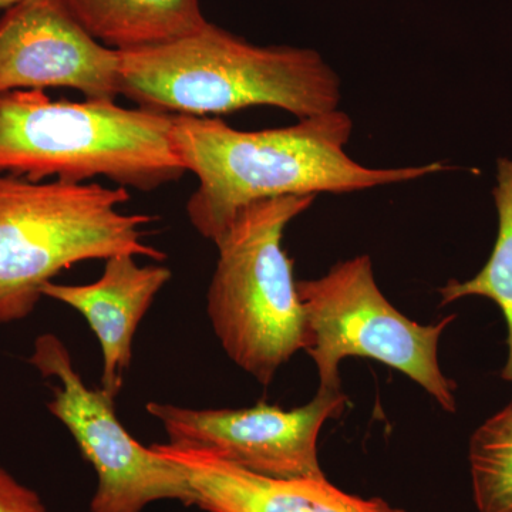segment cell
<instances>
[{
    "label": "cell",
    "mask_w": 512,
    "mask_h": 512,
    "mask_svg": "<svg viewBox=\"0 0 512 512\" xmlns=\"http://www.w3.org/2000/svg\"><path fill=\"white\" fill-rule=\"evenodd\" d=\"M315 195H291L248 205L217 242L218 262L207 312L229 359L268 386L305 348V313L282 238Z\"/></svg>",
    "instance_id": "obj_5"
},
{
    "label": "cell",
    "mask_w": 512,
    "mask_h": 512,
    "mask_svg": "<svg viewBox=\"0 0 512 512\" xmlns=\"http://www.w3.org/2000/svg\"><path fill=\"white\" fill-rule=\"evenodd\" d=\"M348 397L323 392L292 410L259 402L248 409H188L150 402L147 412L163 424L168 444L210 451L251 473L274 478H326L318 439L323 424L338 419Z\"/></svg>",
    "instance_id": "obj_8"
},
{
    "label": "cell",
    "mask_w": 512,
    "mask_h": 512,
    "mask_svg": "<svg viewBox=\"0 0 512 512\" xmlns=\"http://www.w3.org/2000/svg\"><path fill=\"white\" fill-rule=\"evenodd\" d=\"M128 201L119 185L0 174V325L32 315L43 288L80 262L116 255L163 261L164 252L143 241L156 218L121 211Z\"/></svg>",
    "instance_id": "obj_4"
},
{
    "label": "cell",
    "mask_w": 512,
    "mask_h": 512,
    "mask_svg": "<svg viewBox=\"0 0 512 512\" xmlns=\"http://www.w3.org/2000/svg\"><path fill=\"white\" fill-rule=\"evenodd\" d=\"M305 313V348L319 373V390H342L340 360L367 357L399 370L448 413L457 410L456 383L441 372L439 340L456 316L423 326L387 301L369 256L339 262L319 279L298 282Z\"/></svg>",
    "instance_id": "obj_6"
},
{
    "label": "cell",
    "mask_w": 512,
    "mask_h": 512,
    "mask_svg": "<svg viewBox=\"0 0 512 512\" xmlns=\"http://www.w3.org/2000/svg\"><path fill=\"white\" fill-rule=\"evenodd\" d=\"M0 512H50L42 498L0 466Z\"/></svg>",
    "instance_id": "obj_15"
},
{
    "label": "cell",
    "mask_w": 512,
    "mask_h": 512,
    "mask_svg": "<svg viewBox=\"0 0 512 512\" xmlns=\"http://www.w3.org/2000/svg\"><path fill=\"white\" fill-rule=\"evenodd\" d=\"M353 120L333 110L271 130L242 131L210 117L174 116L175 147L198 188L187 204L192 227L217 244L254 202L291 195L350 194L446 171V164L369 168L346 153Z\"/></svg>",
    "instance_id": "obj_1"
},
{
    "label": "cell",
    "mask_w": 512,
    "mask_h": 512,
    "mask_svg": "<svg viewBox=\"0 0 512 512\" xmlns=\"http://www.w3.org/2000/svg\"><path fill=\"white\" fill-rule=\"evenodd\" d=\"M94 39L117 52L173 42L207 25L200 0H62Z\"/></svg>",
    "instance_id": "obj_12"
},
{
    "label": "cell",
    "mask_w": 512,
    "mask_h": 512,
    "mask_svg": "<svg viewBox=\"0 0 512 512\" xmlns=\"http://www.w3.org/2000/svg\"><path fill=\"white\" fill-rule=\"evenodd\" d=\"M120 53V94L138 107L207 117L254 106L301 119L338 110L342 83L320 53L248 42L208 22L164 45Z\"/></svg>",
    "instance_id": "obj_2"
},
{
    "label": "cell",
    "mask_w": 512,
    "mask_h": 512,
    "mask_svg": "<svg viewBox=\"0 0 512 512\" xmlns=\"http://www.w3.org/2000/svg\"><path fill=\"white\" fill-rule=\"evenodd\" d=\"M29 363L46 379L56 380L47 409L70 431L96 471L90 512H143L148 505L167 500L194 505L183 471L130 436L117 419L116 399L101 387L86 386L60 338L40 335Z\"/></svg>",
    "instance_id": "obj_7"
},
{
    "label": "cell",
    "mask_w": 512,
    "mask_h": 512,
    "mask_svg": "<svg viewBox=\"0 0 512 512\" xmlns=\"http://www.w3.org/2000/svg\"><path fill=\"white\" fill-rule=\"evenodd\" d=\"M19 0H0V9H8L10 6L15 5Z\"/></svg>",
    "instance_id": "obj_16"
},
{
    "label": "cell",
    "mask_w": 512,
    "mask_h": 512,
    "mask_svg": "<svg viewBox=\"0 0 512 512\" xmlns=\"http://www.w3.org/2000/svg\"><path fill=\"white\" fill-rule=\"evenodd\" d=\"M493 197L498 212V234L493 252L474 278L466 282L450 281L440 288V305L467 296H481L500 308L508 329V359L501 377L512 384V158L497 161V185Z\"/></svg>",
    "instance_id": "obj_13"
},
{
    "label": "cell",
    "mask_w": 512,
    "mask_h": 512,
    "mask_svg": "<svg viewBox=\"0 0 512 512\" xmlns=\"http://www.w3.org/2000/svg\"><path fill=\"white\" fill-rule=\"evenodd\" d=\"M136 258L116 255L106 259L103 275L93 284L50 282L43 288V296L70 306L89 323L103 353L101 389L114 399L131 365L138 325L171 279L170 269L141 266Z\"/></svg>",
    "instance_id": "obj_11"
},
{
    "label": "cell",
    "mask_w": 512,
    "mask_h": 512,
    "mask_svg": "<svg viewBox=\"0 0 512 512\" xmlns=\"http://www.w3.org/2000/svg\"><path fill=\"white\" fill-rule=\"evenodd\" d=\"M66 87L120 96V53L94 39L62 0H19L0 18V94Z\"/></svg>",
    "instance_id": "obj_9"
},
{
    "label": "cell",
    "mask_w": 512,
    "mask_h": 512,
    "mask_svg": "<svg viewBox=\"0 0 512 512\" xmlns=\"http://www.w3.org/2000/svg\"><path fill=\"white\" fill-rule=\"evenodd\" d=\"M173 114L114 100H53L45 90L0 94V174L84 184L97 177L150 192L188 173Z\"/></svg>",
    "instance_id": "obj_3"
},
{
    "label": "cell",
    "mask_w": 512,
    "mask_h": 512,
    "mask_svg": "<svg viewBox=\"0 0 512 512\" xmlns=\"http://www.w3.org/2000/svg\"><path fill=\"white\" fill-rule=\"evenodd\" d=\"M183 471L194 505L205 512H404L380 498L345 493L328 478H274L251 473L198 448L151 446Z\"/></svg>",
    "instance_id": "obj_10"
},
{
    "label": "cell",
    "mask_w": 512,
    "mask_h": 512,
    "mask_svg": "<svg viewBox=\"0 0 512 512\" xmlns=\"http://www.w3.org/2000/svg\"><path fill=\"white\" fill-rule=\"evenodd\" d=\"M468 463L478 512H512V400L474 431Z\"/></svg>",
    "instance_id": "obj_14"
}]
</instances>
